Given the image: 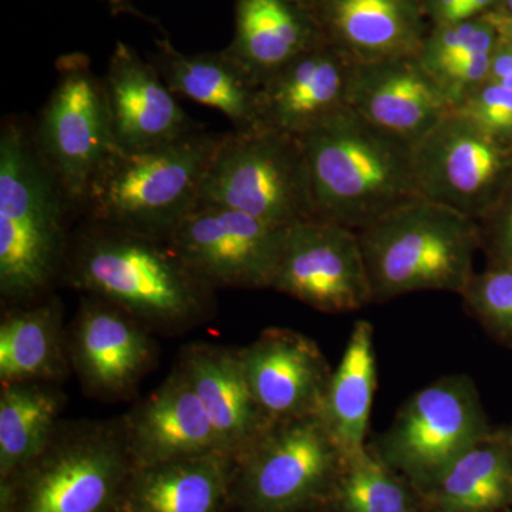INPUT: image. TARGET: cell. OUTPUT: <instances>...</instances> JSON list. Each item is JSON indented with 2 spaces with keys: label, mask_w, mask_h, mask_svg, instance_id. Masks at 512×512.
Masks as SVG:
<instances>
[{
  "label": "cell",
  "mask_w": 512,
  "mask_h": 512,
  "mask_svg": "<svg viewBox=\"0 0 512 512\" xmlns=\"http://www.w3.org/2000/svg\"><path fill=\"white\" fill-rule=\"evenodd\" d=\"M343 454L319 416L275 421L235 458L231 512H299L332 490Z\"/></svg>",
  "instance_id": "cell-8"
},
{
  "label": "cell",
  "mask_w": 512,
  "mask_h": 512,
  "mask_svg": "<svg viewBox=\"0 0 512 512\" xmlns=\"http://www.w3.org/2000/svg\"><path fill=\"white\" fill-rule=\"evenodd\" d=\"M249 387L266 419L319 416L328 390V360L315 340L288 328H266L241 348Z\"/></svg>",
  "instance_id": "cell-15"
},
{
  "label": "cell",
  "mask_w": 512,
  "mask_h": 512,
  "mask_svg": "<svg viewBox=\"0 0 512 512\" xmlns=\"http://www.w3.org/2000/svg\"><path fill=\"white\" fill-rule=\"evenodd\" d=\"M198 204L231 208L279 228L316 220L302 141L261 126L222 133Z\"/></svg>",
  "instance_id": "cell-7"
},
{
  "label": "cell",
  "mask_w": 512,
  "mask_h": 512,
  "mask_svg": "<svg viewBox=\"0 0 512 512\" xmlns=\"http://www.w3.org/2000/svg\"><path fill=\"white\" fill-rule=\"evenodd\" d=\"M480 221H484L483 225L478 224L481 244L485 242L495 261L512 262V185L510 188L505 185L491 210Z\"/></svg>",
  "instance_id": "cell-32"
},
{
  "label": "cell",
  "mask_w": 512,
  "mask_h": 512,
  "mask_svg": "<svg viewBox=\"0 0 512 512\" xmlns=\"http://www.w3.org/2000/svg\"><path fill=\"white\" fill-rule=\"evenodd\" d=\"M148 60L175 96L220 111L231 121L232 130L259 127V84L227 50L190 55L164 36L156 40V50Z\"/></svg>",
  "instance_id": "cell-23"
},
{
  "label": "cell",
  "mask_w": 512,
  "mask_h": 512,
  "mask_svg": "<svg viewBox=\"0 0 512 512\" xmlns=\"http://www.w3.org/2000/svg\"><path fill=\"white\" fill-rule=\"evenodd\" d=\"M356 232L373 301L421 291L463 295L473 279L478 222L436 202L416 198Z\"/></svg>",
  "instance_id": "cell-4"
},
{
  "label": "cell",
  "mask_w": 512,
  "mask_h": 512,
  "mask_svg": "<svg viewBox=\"0 0 512 512\" xmlns=\"http://www.w3.org/2000/svg\"><path fill=\"white\" fill-rule=\"evenodd\" d=\"M60 284L117 306L154 335L188 332L217 309L215 289L165 237L92 221L74 229Z\"/></svg>",
  "instance_id": "cell-1"
},
{
  "label": "cell",
  "mask_w": 512,
  "mask_h": 512,
  "mask_svg": "<svg viewBox=\"0 0 512 512\" xmlns=\"http://www.w3.org/2000/svg\"><path fill=\"white\" fill-rule=\"evenodd\" d=\"M103 83L121 150L164 146L202 130L150 60L126 43L114 46Z\"/></svg>",
  "instance_id": "cell-18"
},
{
  "label": "cell",
  "mask_w": 512,
  "mask_h": 512,
  "mask_svg": "<svg viewBox=\"0 0 512 512\" xmlns=\"http://www.w3.org/2000/svg\"><path fill=\"white\" fill-rule=\"evenodd\" d=\"M234 468L227 454L136 466L119 512H231Z\"/></svg>",
  "instance_id": "cell-22"
},
{
  "label": "cell",
  "mask_w": 512,
  "mask_h": 512,
  "mask_svg": "<svg viewBox=\"0 0 512 512\" xmlns=\"http://www.w3.org/2000/svg\"><path fill=\"white\" fill-rule=\"evenodd\" d=\"M271 289L320 312L365 308L373 293L357 232L322 220L289 227Z\"/></svg>",
  "instance_id": "cell-13"
},
{
  "label": "cell",
  "mask_w": 512,
  "mask_h": 512,
  "mask_svg": "<svg viewBox=\"0 0 512 512\" xmlns=\"http://www.w3.org/2000/svg\"><path fill=\"white\" fill-rule=\"evenodd\" d=\"M376 365L373 326L359 320L353 326L338 369L330 377L319 413L343 457L365 447L376 390Z\"/></svg>",
  "instance_id": "cell-26"
},
{
  "label": "cell",
  "mask_w": 512,
  "mask_h": 512,
  "mask_svg": "<svg viewBox=\"0 0 512 512\" xmlns=\"http://www.w3.org/2000/svg\"><path fill=\"white\" fill-rule=\"evenodd\" d=\"M286 229L231 208L197 204L165 239L215 291L271 289Z\"/></svg>",
  "instance_id": "cell-12"
},
{
  "label": "cell",
  "mask_w": 512,
  "mask_h": 512,
  "mask_svg": "<svg viewBox=\"0 0 512 512\" xmlns=\"http://www.w3.org/2000/svg\"><path fill=\"white\" fill-rule=\"evenodd\" d=\"M464 0H423L420 8L427 10L436 25H448L453 23L454 15Z\"/></svg>",
  "instance_id": "cell-33"
},
{
  "label": "cell",
  "mask_w": 512,
  "mask_h": 512,
  "mask_svg": "<svg viewBox=\"0 0 512 512\" xmlns=\"http://www.w3.org/2000/svg\"><path fill=\"white\" fill-rule=\"evenodd\" d=\"M120 421L134 467L225 454L200 397L178 363Z\"/></svg>",
  "instance_id": "cell-17"
},
{
  "label": "cell",
  "mask_w": 512,
  "mask_h": 512,
  "mask_svg": "<svg viewBox=\"0 0 512 512\" xmlns=\"http://www.w3.org/2000/svg\"><path fill=\"white\" fill-rule=\"evenodd\" d=\"M461 296L485 325L512 335V262H498L484 274L474 275Z\"/></svg>",
  "instance_id": "cell-30"
},
{
  "label": "cell",
  "mask_w": 512,
  "mask_h": 512,
  "mask_svg": "<svg viewBox=\"0 0 512 512\" xmlns=\"http://www.w3.org/2000/svg\"><path fill=\"white\" fill-rule=\"evenodd\" d=\"M220 138L200 130L164 146L117 148L94 180L80 220L165 237L197 207Z\"/></svg>",
  "instance_id": "cell-5"
},
{
  "label": "cell",
  "mask_w": 512,
  "mask_h": 512,
  "mask_svg": "<svg viewBox=\"0 0 512 512\" xmlns=\"http://www.w3.org/2000/svg\"><path fill=\"white\" fill-rule=\"evenodd\" d=\"M316 220L353 231L420 198L412 147L357 116L339 111L301 138Z\"/></svg>",
  "instance_id": "cell-3"
},
{
  "label": "cell",
  "mask_w": 512,
  "mask_h": 512,
  "mask_svg": "<svg viewBox=\"0 0 512 512\" xmlns=\"http://www.w3.org/2000/svg\"><path fill=\"white\" fill-rule=\"evenodd\" d=\"M454 111L473 121L488 137L505 147L512 148V89L510 87L498 83H484Z\"/></svg>",
  "instance_id": "cell-31"
},
{
  "label": "cell",
  "mask_w": 512,
  "mask_h": 512,
  "mask_svg": "<svg viewBox=\"0 0 512 512\" xmlns=\"http://www.w3.org/2000/svg\"><path fill=\"white\" fill-rule=\"evenodd\" d=\"M470 377L447 376L413 394L380 440V458L437 481L461 454L490 436Z\"/></svg>",
  "instance_id": "cell-10"
},
{
  "label": "cell",
  "mask_w": 512,
  "mask_h": 512,
  "mask_svg": "<svg viewBox=\"0 0 512 512\" xmlns=\"http://www.w3.org/2000/svg\"><path fill=\"white\" fill-rule=\"evenodd\" d=\"M177 363L200 397L225 454L237 458L268 429L271 421L249 387L241 348L191 343Z\"/></svg>",
  "instance_id": "cell-21"
},
{
  "label": "cell",
  "mask_w": 512,
  "mask_h": 512,
  "mask_svg": "<svg viewBox=\"0 0 512 512\" xmlns=\"http://www.w3.org/2000/svg\"><path fill=\"white\" fill-rule=\"evenodd\" d=\"M382 458L366 450L343 458L336 501L343 512H409V494Z\"/></svg>",
  "instance_id": "cell-29"
},
{
  "label": "cell",
  "mask_w": 512,
  "mask_h": 512,
  "mask_svg": "<svg viewBox=\"0 0 512 512\" xmlns=\"http://www.w3.org/2000/svg\"><path fill=\"white\" fill-rule=\"evenodd\" d=\"M133 468L120 419L62 421L32 463L0 481V512H119Z\"/></svg>",
  "instance_id": "cell-6"
},
{
  "label": "cell",
  "mask_w": 512,
  "mask_h": 512,
  "mask_svg": "<svg viewBox=\"0 0 512 512\" xmlns=\"http://www.w3.org/2000/svg\"><path fill=\"white\" fill-rule=\"evenodd\" d=\"M72 202L47 167L33 124L18 117L0 131V298L25 305L62 281L72 244Z\"/></svg>",
  "instance_id": "cell-2"
},
{
  "label": "cell",
  "mask_w": 512,
  "mask_h": 512,
  "mask_svg": "<svg viewBox=\"0 0 512 512\" xmlns=\"http://www.w3.org/2000/svg\"><path fill=\"white\" fill-rule=\"evenodd\" d=\"M70 369L84 393L121 402L137 393L158 360L154 333L117 306L82 296L67 328Z\"/></svg>",
  "instance_id": "cell-14"
},
{
  "label": "cell",
  "mask_w": 512,
  "mask_h": 512,
  "mask_svg": "<svg viewBox=\"0 0 512 512\" xmlns=\"http://www.w3.org/2000/svg\"><path fill=\"white\" fill-rule=\"evenodd\" d=\"M100 2H104L106 5H109L111 12L116 13V15H123V13H127V15L144 18V15H141V13L131 5V0H100Z\"/></svg>",
  "instance_id": "cell-35"
},
{
  "label": "cell",
  "mask_w": 512,
  "mask_h": 512,
  "mask_svg": "<svg viewBox=\"0 0 512 512\" xmlns=\"http://www.w3.org/2000/svg\"><path fill=\"white\" fill-rule=\"evenodd\" d=\"M57 79L33 124L40 156L72 202L77 218L101 168L117 150L103 77L84 53L57 59Z\"/></svg>",
  "instance_id": "cell-9"
},
{
  "label": "cell",
  "mask_w": 512,
  "mask_h": 512,
  "mask_svg": "<svg viewBox=\"0 0 512 512\" xmlns=\"http://www.w3.org/2000/svg\"><path fill=\"white\" fill-rule=\"evenodd\" d=\"M487 16L494 23L498 35L512 43V16L500 12H488Z\"/></svg>",
  "instance_id": "cell-34"
},
{
  "label": "cell",
  "mask_w": 512,
  "mask_h": 512,
  "mask_svg": "<svg viewBox=\"0 0 512 512\" xmlns=\"http://www.w3.org/2000/svg\"><path fill=\"white\" fill-rule=\"evenodd\" d=\"M505 436H507L505 443H507L508 450H510V454L512 456V430H510V433L505 434Z\"/></svg>",
  "instance_id": "cell-37"
},
{
  "label": "cell",
  "mask_w": 512,
  "mask_h": 512,
  "mask_svg": "<svg viewBox=\"0 0 512 512\" xmlns=\"http://www.w3.org/2000/svg\"><path fill=\"white\" fill-rule=\"evenodd\" d=\"M66 400L57 383L0 384V481L45 450L63 421Z\"/></svg>",
  "instance_id": "cell-27"
},
{
  "label": "cell",
  "mask_w": 512,
  "mask_h": 512,
  "mask_svg": "<svg viewBox=\"0 0 512 512\" xmlns=\"http://www.w3.org/2000/svg\"><path fill=\"white\" fill-rule=\"evenodd\" d=\"M319 42L306 0H235L234 39L225 50L261 86Z\"/></svg>",
  "instance_id": "cell-24"
},
{
  "label": "cell",
  "mask_w": 512,
  "mask_h": 512,
  "mask_svg": "<svg viewBox=\"0 0 512 512\" xmlns=\"http://www.w3.org/2000/svg\"><path fill=\"white\" fill-rule=\"evenodd\" d=\"M348 106L410 147L453 111L416 56L353 64Z\"/></svg>",
  "instance_id": "cell-16"
},
{
  "label": "cell",
  "mask_w": 512,
  "mask_h": 512,
  "mask_svg": "<svg viewBox=\"0 0 512 512\" xmlns=\"http://www.w3.org/2000/svg\"><path fill=\"white\" fill-rule=\"evenodd\" d=\"M421 198L480 221L512 177V148L451 111L412 147Z\"/></svg>",
  "instance_id": "cell-11"
},
{
  "label": "cell",
  "mask_w": 512,
  "mask_h": 512,
  "mask_svg": "<svg viewBox=\"0 0 512 512\" xmlns=\"http://www.w3.org/2000/svg\"><path fill=\"white\" fill-rule=\"evenodd\" d=\"M352 67L325 42L306 50L259 86V126L301 140L348 109Z\"/></svg>",
  "instance_id": "cell-19"
},
{
  "label": "cell",
  "mask_w": 512,
  "mask_h": 512,
  "mask_svg": "<svg viewBox=\"0 0 512 512\" xmlns=\"http://www.w3.org/2000/svg\"><path fill=\"white\" fill-rule=\"evenodd\" d=\"M320 40L352 64L416 56L424 35L417 0H306Z\"/></svg>",
  "instance_id": "cell-20"
},
{
  "label": "cell",
  "mask_w": 512,
  "mask_h": 512,
  "mask_svg": "<svg viewBox=\"0 0 512 512\" xmlns=\"http://www.w3.org/2000/svg\"><path fill=\"white\" fill-rule=\"evenodd\" d=\"M70 370L64 306L57 296L6 311L0 322V384H60Z\"/></svg>",
  "instance_id": "cell-25"
},
{
  "label": "cell",
  "mask_w": 512,
  "mask_h": 512,
  "mask_svg": "<svg viewBox=\"0 0 512 512\" xmlns=\"http://www.w3.org/2000/svg\"><path fill=\"white\" fill-rule=\"evenodd\" d=\"M446 512H485L501 507L511 493V454L493 434L461 454L436 481Z\"/></svg>",
  "instance_id": "cell-28"
},
{
  "label": "cell",
  "mask_w": 512,
  "mask_h": 512,
  "mask_svg": "<svg viewBox=\"0 0 512 512\" xmlns=\"http://www.w3.org/2000/svg\"><path fill=\"white\" fill-rule=\"evenodd\" d=\"M504 12H500V13H504V15H507V16H512V0H505L504 2Z\"/></svg>",
  "instance_id": "cell-36"
}]
</instances>
